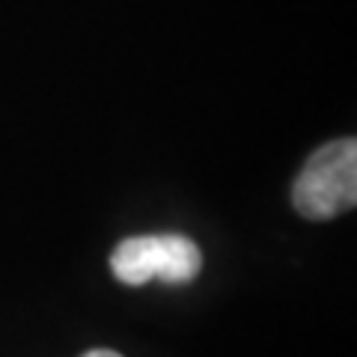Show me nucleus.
<instances>
[{
    "mask_svg": "<svg viewBox=\"0 0 357 357\" xmlns=\"http://www.w3.org/2000/svg\"><path fill=\"white\" fill-rule=\"evenodd\" d=\"M203 268V253L185 236H134L119 241L110 256V271L126 286H146L149 280L191 283Z\"/></svg>",
    "mask_w": 357,
    "mask_h": 357,
    "instance_id": "obj_2",
    "label": "nucleus"
},
{
    "mask_svg": "<svg viewBox=\"0 0 357 357\" xmlns=\"http://www.w3.org/2000/svg\"><path fill=\"white\" fill-rule=\"evenodd\" d=\"M84 357H122L119 351H110V349H93V351H86Z\"/></svg>",
    "mask_w": 357,
    "mask_h": 357,
    "instance_id": "obj_3",
    "label": "nucleus"
},
{
    "mask_svg": "<svg viewBox=\"0 0 357 357\" xmlns=\"http://www.w3.org/2000/svg\"><path fill=\"white\" fill-rule=\"evenodd\" d=\"M292 203L310 220H331L357 203V143L342 137L310 155L295 178Z\"/></svg>",
    "mask_w": 357,
    "mask_h": 357,
    "instance_id": "obj_1",
    "label": "nucleus"
}]
</instances>
